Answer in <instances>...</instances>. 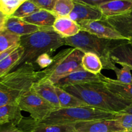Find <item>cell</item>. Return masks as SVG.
Listing matches in <instances>:
<instances>
[{
	"instance_id": "obj_1",
	"label": "cell",
	"mask_w": 132,
	"mask_h": 132,
	"mask_svg": "<svg viewBox=\"0 0 132 132\" xmlns=\"http://www.w3.org/2000/svg\"><path fill=\"white\" fill-rule=\"evenodd\" d=\"M90 106L119 113L132 103L116 96L101 82H89L67 86L63 89Z\"/></svg>"
},
{
	"instance_id": "obj_2",
	"label": "cell",
	"mask_w": 132,
	"mask_h": 132,
	"mask_svg": "<svg viewBox=\"0 0 132 132\" xmlns=\"http://www.w3.org/2000/svg\"><path fill=\"white\" fill-rule=\"evenodd\" d=\"M19 45L23 49V55L11 71L25 64H34L36 59L43 54L50 55L65 45V38L61 37L53 28H42L33 34L21 36Z\"/></svg>"
},
{
	"instance_id": "obj_3",
	"label": "cell",
	"mask_w": 132,
	"mask_h": 132,
	"mask_svg": "<svg viewBox=\"0 0 132 132\" xmlns=\"http://www.w3.org/2000/svg\"><path fill=\"white\" fill-rule=\"evenodd\" d=\"M40 79V71H36L34 65L29 64L0 76V106L16 103Z\"/></svg>"
},
{
	"instance_id": "obj_4",
	"label": "cell",
	"mask_w": 132,
	"mask_h": 132,
	"mask_svg": "<svg viewBox=\"0 0 132 132\" xmlns=\"http://www.w3.org/2000/svg\"><path fill=\"white\" fill-rule=\"evenodd\" d=\"M84 53L75 48L61 50L53 58V63L40 71V79L38 82H47L54 85L60 79L72 72L83 69L82 59Z\"/></svg>"
},
{
	"instance_id": "obj_5",
	"label": "cell",
	"mask_w": 132,
	"mask_h": 132,
	"mask_svg": "<svg viewBox=\"0 0 132 132\" xmlns=\"http://www.w3.org/2000/svg\"><path fill=\"white\" fill-rule=\"evenodd\" d=\"M116 113L97 109L92 106L59 108L36 123L41 125H75L80 122L96 120L111 119Z\"/></svg>"
},
{
	"instance_id": "obj_6",
	"label": "cell",
	"mask_w": 132,
	"mask_h": 132,
	"mask_svg": "<svg viewBox=\"0 0 132 132\" xmlns=\"http://www.w3.org/2000/svg\"><path fill=\"white\" fill-rule=\"evenodd\" d=\"M116 40L106 39L80 30L72 37L65 38V45L75 48L85 53L96 54L100 59L104 69L112 70L116 67L110 57V50Z\"/></svg>"
},
{
	"instance_id": "obj_7",
	"label": "cell",
	"mask_w": 132,
	"mask_h": 132,
	"mask_svg": "<svg viewBox=\"0 0 132 132\" xmlns=\"http://www.w3.org/2000/svg\"><path fill=\"white\" fill-rule=\"evenodd\" d=\"M16 103L21 111L28 112L31 118L36 121L43 119L53 111L57 110L31 90L22 95Z\"/></svg>"
},
{
	"instance_id": "obj_8",
	"label": "cell",
	"mask_w": 132,
	"mask_h": 132,
	"mask_svg": "<svg viewBox=\"0 0 132 132\" xmlns=\"http://www.w3.org/2000/svg\"><path fill=\"white\" fill-rule=\"evenodd\" d=\"M77 23L80 26L81 30L88 32L100 38L110 40L126 39L104 19L101 20L84 21Z\"/></svg>"
},
{
	"instance_id": "obj_9",
	"label": "cell",
	"mask_w": 132,
	"mask_h": 132,
	"mask_svg": "<svg viewBox=\"0 0 132 132\" xmlns=\"http://www.w3.org/2000/svg\"><path fill=\"white\" fill-rule=\"evenodd\" d=\"M75 132H128L116 120H96L75 124Z\"/></svg>"
},
{
	"instance_id": "obj_10",
	"label": "cell",
	"mask_w": 132,
	"mask_h": 132,
	"mask_svg": "<svg viewBox=\"0 0 132 132\" xmlns=\"http://www.w3.org/2000/svg\"><path fill=\"white\" fill-rule=\"evenodd\" d=\"M74 1V9L69 18L76 23L84 21L101 20L104 19L102 12L98 6L80 1Z\"/></svg>"
},
{
	"instance_id": "obj_11",
	"label": "cell",
	"mask_w": 132,
	"mask_h": 132,
	"mask_svg": "<svg viewBox=\"0 0 132 132\" xmlns=\"http://www.w3.org/2000/svg\"><path fill=\"white\" fill-rule=\"evenodd\" d=\"M104 76L101 73L93 74L85 70L81 69L72 72L60 80L54 86L64 89L67 86L80 84L89 83V82H101Z\"/></svg>"
},
{
	"instance_id": "obj_12",
	"label": "cell",
	"mask_w": 132,
	"mask_h": 132,
	"mask_svg": "<svg viewBox=\"0 0 132 132\" xmlns=\"http://www.w3.org/2000/svg\"><path fill=\"white\" fill-rule=\"evenodd\" d=\"M75 125H41L23 118L18 126L24 132H75Z\"/></svg>"
},
{
	"instance_id": "obj_13",
	"label": "cell",
	"mask_w": 132,
	"mask_h": 132,
	"mask_svg": "<svg viewBox=\"0 0 132 132\" xmlns=\"http://www.w3.org/2000/svg\"><path fill=\"white\" fill-rule=\"evenodd\" d=\"M110 57L114 63L126 64L132 69V43L116 40L110 50Z\"/></svg>"
},
{
	"instance_id": "obj_14",
	"label": "cell",
	"mask_w": 132,
	"mask_h": 132,
	"mask_svg": "<svg viewBox=\"0 0 132 132\" xmlns=\"http://www.w3.org/2000/svg\"><path fill=\"white\" fill-rule=\"evenodd\" d=\"M124 39L132 43V9L120 15L104 18Z\"/></svg>"
},
{
	"instance_id": "obj_15",
	"label": "cell",
	"mask_w": 132,
	"mask_h": 132,
	"mask_svg": "<svg viewBox=\"0 0 132 132\" xmlns=\"http://www.w3.org/2000/svg\"><path fill=\"white\" fill-rule=\"evenodd\" d=\"M5 28L20 37L31 34L42 29L40 27L27 23L22 19L12 16L8 18L5 23Z\"/></svg>"
},
{
	"instance_id": "obj_16",
	"label": "cell",
	"mask_w": 132,
	"mask_h": 132,
	"mask_svg": "<svg viewBox=\"0 0 132 132\" xmlns=\"http://www.w3.org/2000/svg\"><path fill=\"white\" fill-rule=\"evenodd\" d=\"M104 18L120 15L132 9V0H113L98 6Z\"/></svg>"
},
{
	"instance_id": "obj_17",
	"label": "cell",
	"mask_w": 132,
	"mask_h": 132,
	"mask_svg": "<svg viewBox=\"0 0 132 132\" xmlns=\"http://www.w3.org/2000/svg\"><path fill=\"white\" fill-rule=\"evenodd\" d=\"M31 90L48 103L51 104L56 109L60 108L58 96L54 88V85L47 82H36L32 85Z\"/></svg>"
},
{
	"instance_id": "obj_18",
	"label": "cell",
	"mask_w": 132,
	"mask_h": 132,
	"mask_svg": "<svg viewBox=\"0 0 132 132\" xmlns=\"http://www.w3.org/2000/svg\"><path fill=\"white\" fill-rule=\"evenodd\" d=\"M53 28L63 38L72 37L81 30L78 24L69 17L57 18Z\"/></svg>"
},
{
	"instance_id": "obj_19",
	"label": "cell",
	"mask_w": 132,
	"mask_h": 132,
	"mask_svg": "<svg viewBox=\"0 0 132 132\" xmlns=\"http://www.w3.org/2000/svg\"><path fill=\"white\" fill-rule=\"evenodd\" d=\"M102 82L113 94L132 103V85L122 83L106 76H104Z\"/></svg>"
},
{
	"instance_id": "obj_20",
	"label": "cell",
	"mask_w": 132,
	"mask_h": 132,
	"mask_svg": "<svg viewBox=\"0 0 132 132\" xmlns=\"http://www.w3.org/2000/svg\"><path fill=\"white\" fill-rule=\"evenodd\" d=\"M23 118L17 103L0 106V125L10 124L17 126Z\"/></svg>"
},
{
	"instance_id": "obj_21",
	"label": "cell",
	"mask_w": 132,
	"mask_h": 132,
	"mask_svg": "<svg viewBox=\"0 0 132 132\" xmlns=\"http://www.w3.org/2000/svg\"><path fill=\"white\" fill-rule=\"evenodd\" d=\"M52 12L45 10H39L29 16L23 18V20L41 28H53V24L56 19Z\"/></svg>"
},
{
	"instance_id": "obj_22",
	"label": "cell",
	"mask_w": 132,
	"mask_h": 132,
	"mask_svg": "<svg viewBox=\"0 0 132 132\" xmlns=\"http://www.w3.org/2000/svg\"><path fill=\"white\" fill-rule=\"evenodd\" d=\"M56 93L58 96L59 101L60 108H76V107H83V106H90L79 99L76 97L74 96L72 94H69L63 89L54 86Z\"/></svg>"
},
{
	"instance_id": "obj_23",
	"label": "cell",
	"mask_w": 132,
	"mask_h": 132,
	"mask_svg": "<svg viewBox=\"0 0 132 132\" xmlns=\"http://www.w3.org/2000/svg\"><path fill=\"white\" fill-rule=\"evenodd\" d=\"M82 67L85 71L93 74H99L103 69L100 58L93 53L84 54L82 59Z\"/></svg>"
},
{
	"instance_id": "obj_24",
	"label": "cell",
	"mask_w": 132,
	"mask_h": 132,
	"mask_svg": "<svg viewBox=\"0 0 132 132\" xmlns=\"http://www.w3.org/2000/svg\"><path fill=\"white\" fill-rule=\"evenodd\" d=\"M23 49L20 45L10 55L0 61V76H3L11 71L13 67L21 59Z\"/></svg>"
},
{
	"instance_id": "obj_25",
	"label": "cell",
	"mask_w": 132,
	"mask_h": 132,
	"mask_svg": "<svg viewBox=\"0 0 132 132\" xmlns=\"http://www.w3.org/2000/svg\"><path fill=\"white\" fill-rule=\"evenodd\" d=\"M20 38V36H17L6 30H3L0 33V53L13 46L19 45Z\"/></svg>"
},
{
	"instance_id": "obj_26",
	"label": "cell",
	"mask_w": 132,
	"mask_h": 132,
	"mask_svg": "<svg viewBox=\"0 0 132 132\" xmlns=\"http://www.w3.org/2000/svg\"><path fill=\"white\" fill-rule=\"evenodd\" d=\"M73 9V0H56L51 12L56 18L69 17Z\"/></svg>"
},
{
	"instance_id": "obj_27",
	"label": "cell",
	"mask_w": 132,
	"mask_h": 132,
	"mask_svg": "<svg viewBox=\"0 0 132 132\" xmlns=\"http://www.w3.org/2000/svg\"><path fill=\"white\" fill-rule=\"evenodd\" d=\"M40 9L36 5H35L29 0H27L19 6V7L14 12L11 16L23 19L26 17L29 16L31 14L38 11Z\"/></svg>"
},
{
	"instance_id": "obj_28",
	"label": "cell",
	"mask_w": 132,
	"mask_h": 132,
	"mask_svg": "<svg viewBox=\"0 0 132 132\" xmlns=\"http://www.w3.org/2000/svg\"><path fill=\"white\" fill-rule=\"evenodd\" d=\"M27 0H0V11L10 17Z\"/></svg>"
},
{
	"instance_id": "obj_29",
	"label": "cell",
	"mask_w": 132,
	"mask_h": 132,
	"mask_svg": "<svg viewBox=\"0 0 132 132\" xmlns=\"http://www.w3.org/2000/svg\"><path fill=\"white\" fill-rule=\"evenodd\" d=\"M122 68L115 67L113 71L116 76V81L124 84L132 85V75L131 73V68L126 64H121Z\"/></svg>"
},
{
	"instance_id": "obj_30",
	"label": "cell",
	"mask_w": 132,
	"mask_h": 132,
	"mask_svg": "<svg viewBox=\"0 0 132 132\" xmlns=\"http://www.w3.org/2000/svg\"><path fill=\"white\" fill-rule=\"evenodd\" d=\"M114 119L119 122L126 131H132V114L116 113Z\"/></svg>"
},
{
	"instance_id": "obj_31",
	"label": "cell",
	"mask_w": 132,
	"mask_h": 132,
	"mask_svg": "<svg viewBox=\"0 0 132 132\" xmlns=\"http://www.w3.org/2000/svg\"><path fill=\"white\" fill-rule=\"evenodd\" d=\"M53 63V58L48 54H43L36 59L35 63L37 64L41 69H45Z\"/></svg>"
},
{
	"instance_id": "obj_32",
	"label": "cell",
	"mask_w": 132,
	"mask_h": 132,
	"mask_svg": "<svg viewBox=\"0 0 132 132\" xmlns=\"http://www.w3.org/2000/svg\"><path fill=\"white\" fill-rule=\"evenodd\" d=\"M41 10L52 11L56 0H29Z\"/></svg>"
},
{
	"instance_id": "obj_33",
	"label": "cell",
	"mask_w": 132,
	"mask_h": 132,
	"mask_svg": "<svg viewBox=\"0 0 132 132\" xmlns=\"http://www.w3.org/2000/svg\"><path fill=\"white\" fill-rule=\"evenodd\" d=\"M73 1H80V2L89 4V5H93V6H98L100 4L108 2V1H113V0H73Z\"/></svg>"
},
{
	"instance_id": "obj_34",
	"label": "cell",
	"mask_w": 132,
	"mask_h": 132,
	"mask_svg": "<svg viewBox=\"0 0 132 132\" xmlns=\"http://www.w3.org/2000/svg\"><path fill=\"white\" fill-rule=\"evenodd\" d=\"M0 132H24L23 130L19 129L18 126L9 124V126L1 129Z\"/></svg>"
},
{
	"instance_id": "obj_35",
	"label": "cell",
	"mask_w": 132,
	"mask_h": 132,
	"mask_svg": "<svg viewBox=\"0 0 132 132\" xmlns=\"http://www.w3.org/2000/svg\"><path fill=\"white\" fill-rule=\"evenodd\" d=\"M18 46H19V45H18V46H13V47L10 48L8 49V50H5V51L3 52L0 53V61H1L3 60L4 59H5L6 57H7L9 55H10V54H11L13 52H14V50H15L18 47Z\"/></svg>"
},
{
	"instance_id": "obj_36",
	"label": "cell",
	"mask_w": 132,
	"mask_h": 132,
	"mask_svg": "<svg viewBox=\"0 0 132 132\" xmlns=\"http://www.w3.org/2000/svg\"><path fill=\"white\" fill-rule=\"evenodd\" d=\"M9 17L3 14L2 12L0 11V30H5V25L6 20H7Z\"/></svg>"
},
{
	"instance_id": "obj_37",
	"label": "cell",
	"mask_w": 132,
	"mask_h": 132,
	"mask_svg": "<svg viewBox=\"0 0 132 132\" xmlns=\"http://www.w3.org/2000/svg\"><path fill=\"white\" fill-rule=\"evenodd\" d=\"M119 113H129V114H132V103L131 104H129L126 108H125L124 110H123L121 112H119Z\"/></svg>"
},
{
	"instance_id": "obj_38",
	"label": "cell",
	"mask_w": 132,
	"mask_h": 132,
	"mask_svg": "<svg viewBox=\"0 0 132 132\" xmlns=\"http://www.w3.org/2000/svg\"><path fill=\"white\" fill-rule=\"evenodd\" d=\"M2 31H3V30H0V33H1V32H2Z\"/></svg>"
},
{
	"instance_id": "obj_39",
	"label": "cell",
	"mask_w": 132,
	"mask_h": 132,
	"mask_svg": "<svg viewBox=\"0 0 132 132\" xmlns=\"http://www.w3.org/2000/svg\"><path fill=\"white\" fill-rule=\"evenodd\" d=\"M129 132H132V131H129Z\"/></svg>"
},
{
	"instance_id": "obj_40",
	"label": "cell",
	"mask_w": 132,
	"mask_h": 132,
	"mask_svg": "<svg viewBox=\"0 0 132 132\" xmlns=\"http://www.w3.org/2000/svg\"><path fill=\"white\" fill-rule=\"evenodd\" d=\"M128 132H129V131H128Z\"/></svg>"
}]
</instances>
